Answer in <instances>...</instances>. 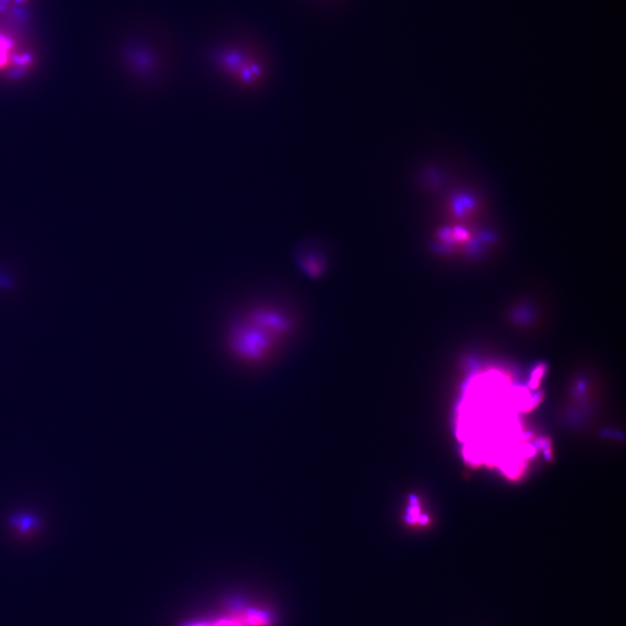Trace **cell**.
<instances>
[{"label":"cell","instance_id":"cell-7","mask_svg":"<svg viewBox=\"0 0 626 626\" xmlns=\"http://www.w3.org/2000/svg\"><path fill=\"white\" fill-rule=\"evenodd\" d=\"M17 286V280L13 273L6 269L0 267V292L7 294L13 291Z\"/></svg>","mask_w":626,"mask_h":626},{"label":"cell","instance_id":"cell-3","mask_svg":"<svg viewBox=\"0 0 626 626\" xmlns=\"http://www.w3.org/2000/svg\"><path fill=\"white\" fill-rule=\"evenodd\" d=\"M155 33L151 29L137 30L125 48L129 69L132 76L142 81L156 77L164 70L166 56Z\"/></svg>","mask_w":626,"mask_h":626},{"label":"cell","instance_id":"cell-1","mask_svg":"<svg viewBox=\"0 0 626 626\" xmlns=\"http://www.w3.org/2000/svg\"><path fill=\"white\" fill-rule=\"evenodd\" d=\"M289 314L277 306L253 307L231 324L227 344L238 361L256 366L270 358L292 331Z\"/></svg>","mask_w":626,"mask_h":626},{"label":"cell","instance_id":"cell-5","mask_svg":"<svg viewBox=\"0 0 626 626\" xmlns=\"http://www.w3.org/2000/svg\"><path fill=\"white\" fill-rule=\"evenodd\" d=\"M303 270L307 274L313 277H318L324 272L325 260L321 254L316 253H306L299 257Z\"/></svg>","mask_w":626,"mask_h":626},{"label":"cell","instance_id":"cell-2","mask_svg":"<svg viewBox=\"0 0 626 626\" xmlns=\"http://www.w3.org/2000/svg\"><path fill=\"white\" fill-rule=\"evenodd\" d=\"M223 35L208 49L212 71L237 88L250 90L259 86L267 75V66L255 40L242 28Z\"/></svg>","mask_w":626,"mask_h":626},{"label":"cell","instance_id":"cell-4","mask_svg":"<svg viewBox=\"0 0 626 626\" xmlns=\"http://www.w3.org/2000/svg\"><path fill=\"white\" fill-rule=\"evenodd\" d=\"M14 50L13 40L7 34L0 32V69L11 62L21 66L28 63V59L25 56L15 54Z\"/></svg>","mask_w":626,"mask_h":626},{"label":"cell","instance_id":"cell-6","mask_svg":"<svg viewBox=\"0 0 626 626\" xmlns=\"http://www.w3.org/2000/svg\"><path fill=\"white\" fill-rule=\"evenodd\" d=\"M10 523L21 533H29L41 526L39 519L33 514H15L11 518Z\"/></svg>","mask_w":626,"mask_h":626}]
</instances>
